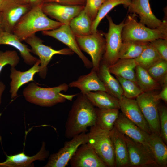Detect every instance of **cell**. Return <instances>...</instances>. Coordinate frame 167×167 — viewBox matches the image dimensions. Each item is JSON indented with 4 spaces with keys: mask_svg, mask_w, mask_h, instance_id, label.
Listing matches in <instances>:
<instances>
[{
    "mask_svg": "<svg viewBox=\"0 0 167 167\" xmlns=\"http://www.w3.org/2000/svg\"><path fill=\"white\" fill-rule=\"evenodd\" d=\"M69 112L65 126V137L71 139L95 124L96 113L95 107L81 92L77 94Z\"/></svg>",
    "mask_w": 167,
    "mask_h": 167,
    "instance_id": "1",
    "label": "cell"
},
{
    "mask_svg": "<svg viewBox=\"0 0 167 167\" xmlns=\"http://www.w3.org/2000/svg\"><path fill=\"white\" fill-rule=\"evenodd\" d=\"M42 4L32 7L15 25L13 33L21 41L37 32L54 29L63 24L49 18L42 10Z\"/></svg>",
    "mask_w": 167,
    "mask_h": 167,
    "instance_id": "2",
    "label": "cell"
},
{
    "mask_svg": "<svg viewBox=\"0 0 167 167\" xmlns=\"http://www.w3.org/2000/svg\"><path fill=\"white\" fill-rule=\"evenodd\" d=\"M68 85L63 83L53 87H39L34 82H32L24 88L23 94L26 100L29 103L39 106L50 107L66 100L71 101L77 94L67 95L61 93L66 91Z\"/></svg>",
    "mask_w": 167,
    "mask_h": 167,
    "instance_id": "3",
    "label": "cell"
},
{
    "mask_svg": "<svg viewBox=\"0 0 167 167\" xmlns=\"http://www.w3.org/2000/svg\"><path fill=\"white\" fill-rule=\"evenodd\" d=\"M167 19L156 28H150L133 17L128 15L124 22L122 32V41H135L150 42L159 38H167Z\"/></svg>",
    "mask_w": 167,
    "mask_h": 167,
    "instance_id": "4",
    "label": "cell"
},
{
    "mask_svg": "<svg viewBox=\"0 0 167 167\" xmlns=\"http://www.w3.org/2000/svg\"><path fill=\"white\" fill-rule=\"evenodd\" d=\"M88 134V144L107 167L115 166V156L110 131L94 125Z\"/></svg>",
    "mask_w": 167,
    "mask_h": 167,
    "instance_id": "5",
    "label": "cell"
},
{
    "mask_svg": "<svg viewBox=\"0 0 167 167\" xmlns=\"http://www.w3.org/2000/svg\"><path fill=\"white\" fill-rule=\"evenodd\" d=\"M106 16L109 23V29L107 33H103L106 44L102 59V62L109 66L119 59V52L122 42V32L124 21L123 20L119 24H116L111 17Z\"/></svg>",
    "mask_w": 167,
    "mask_h": 167,
    "instance_id": "6",
    "label": "cell"
},
{
    "mask_svg": "<svg viewBox=\"0 0 167 167\" xmlns=\"http://www.w3.org/2000/svg\"><path fill=\"white\" fill-rule=\"evenodd\" d=\"M31 47V52L38 56L40 61L38 72L40 77L42 79L46 78L48 71L47 66L52 57L55 54L72 55L74 53L69 48L55 50L43 44V41L33 34L24 41Z\"/></svg>",
    "mask_w": 167,
    "mask_h": 167,
    "instance_id": "7",
    "label": "cell"
},
{
    "mask_svg": "<svg viewBox=\"0 0 167 167\" xmlns=\"http://www.w3.org/2000/svg\"><path fill=\"white\" fill-rule=\"evenodd\" d=\"M136 100L151 133L161 136L159 115L160 100L157 94L153 91L143 92L136 97Z\"/></svg>",
    "mask_w": 167,
    "mask_h": 167,
    "instance_id": "8",
    "label": "cell"
},
{
    "mask_svg": "<svg viewBox=\"0 0 167 167\" xmlns=\"http://www.w3.org/2000/svg\"><path fill=\"white\" fill-rule=\"evenodd\" d=\"M75 37L80 49L91 57L92 68L97 71L105 47V39L103 33L97 30L87 36Z\"/></svg>",
    "mask_w": 167,
    "mask_h": 167,
    "instance_id": "9",
    "label": "cell"
},
{
    "mask_svg": "<svg viewBox=\"0 0 167 167\" xmlns=\"http://www.w3.org/2000/svg\"><path fill=\"white\" fill-rule=\"evenodd\" d=\"M88 134L81 133L65 142L63 147L57 152L51 154L44 167H65L77 149L81 145L87 143Z\"/></svg>",
    "mask_w": 167,
    "mask_h": 167,
    "instance_id": "10",
    "label": "cell"
},
{
    "mask_svg": "<svg viewBox=\"0 0 167 167\" xmlns=\"http://www.w3.org/2000/svg\"><path fill=\"white\" fill-rule=\"evenodd\" d=\"M42 34L55 38L67 46L78 56L88 69L92 67V62L82 52L79 48L75 36L71 31L69 24H63L58 28L52 30L42 31Z\"/></svg>",
    "mask_w": 167,
    "mask_h": 167,
    "instance_id": "11",
    "label": "cell"
},
{
    "mask_svg": "<svg viewBox=\"0 0 167 167\" xmlns=\"http://www.w3.org/2000/svg\"><path fill=\"white\" fill-rule=\"evenodd\" d=\"M124 135L128 150L129 165L135 167L157 166L149 149Z\"/></svg>",
    "mask_w": 167,
    "mask_h": 167,
    "instance_id": "12",
    "label": "cell"
},
{
    "mask_svg": "<svg viewBox=\"0 0 167 167\" xmlns=\"http://www.w3.org/2000/svg\"><path fill=\"white\" fill-rule=\"evenodd\" d=\"M84 7V6H67L55 2L44 3L42 6L43 12L47 16L63 24H68Z\"/></svg>",
    "mask_w": 167,
    "mask_h": 167,
    "instance_id": "13",
    "label": "cell"
},
{
    "mask_svg": "<svg viewBox=\"0 0 167 167\" xmlns=\"http://www.w3.org/2000/svg\"><path fill=\"white\" fill-rule=\"evenodd\" d=\"M71 167H106L105 164L87 143L81 145L69 161Z\"/></svg>",
    "mask_w": 167,
    "mask_h": 167,
    "instance_id": "14",
    "label": "cell"
},
{
    "mask_svg": "<svg viewBox=\"0 0 167 167\" xmlns=\"http://www.w3.org/2000/svg\"><path fill=\"white\" fill-rule=\"evenodd\" d=\"M114 126L123 134L142 144L151 151L149 145L150 134L136 125L122 113H119Z\"/></svg>",
    "mask_w": 167,
    "mask_h": 167,
    "instance_id": "15",
    "label": "cell"
},
{
    "mask_svg": "<svg viewBox=\"0 0 167 167\" xmlns=\"http://www.w3.org/2000/svg\"><path fill=\"white\" fill-rule=\"evenodd\" d=\"M118 100L123 115L144 131L149 134L152 133L136 100L123 96Z\"/></svg>",
    "mask_w": 167,
    "mask_h": 167,
    "instance_id": "16",
    "label": "cell"
},
{
    "mask_svg": "<svg viewBox=\"0 0 167 167\" xmlns=\"http://www.w3.org/2000/svg\"><path fill=\"white\" fill-rule=\"evenodd\" d=\"M31 8L29 5L20 4L10 0L2 12L4 31L13 33L18 21Z\"/></svg>",
    "mask_w": 167,
    "mask_h": 167,
    "instance_id": "17",
    "label": "cell"
},
{
    "mask_svg": "<svg viewBox=\"0 0 167 167\" xmlns=\"http://www.w3.org/2000/svg\"><path fill=\"white\" fill-rule=\"evenodd\" d=\"M129 11L139 15L140 22L151 28L160 27L162 21L158 19L152 12L149 0H131L128 6Z\"/></svg>",
    "mask_w": 167,
    "mask_h": 167,
    "instance_id": "18",
    "label": "cell"
},
{
    "mask_svg": "<svg viewBox=\"0 0 167 167\" xmlns=\"http://www.w3.org/2000/svg\"><path fill=\"white\" fill-rule=\"evenodd\" d=\"M45 143L43 142L41 149L35 155L30 156L24 152L14 155H6V159L0 163V167H34L33 162L35 161H45L49 156V152L46 149Z\"/></svg>",
    "mask_w": 167,
    "mask_h": 167,
    "instance_id": "19",
    "label": "cell"
},
{
    "mask_svg": "<svg viewBox=\"0 0 167 167\" xmlns=\"http://www.w3.org/2000/svg\"><path fill=\"white\" fill-rule=\"evenodd\" d=\"M40 64V61L39 59L31 68L24 71L17 70L15 67H11L10 92L12 99L17 96V92L22 85L34 81V75L39 72Z\"/></svg>",
    "mask_w": 167,
    "mask_h": 167,
    "instance_id": "20",
    "label": "cell"
},
{
    "mask_svg": "<svg viewBox=\"0 0 167 167\" xmlns=\"http://www.w3.org/2000/svg\"><path fill=\"white\" fill-rule=\"evenodd\" d=\"M69 87L79 89L81 92L85 94L92 91L106 92L103 83L99 78L97 71L92 68L88 74L80 76L76 80L71 82Z\"/></svg>",
    "mask_w": 167,
    "mask_h": 167,
    "instance_id": "21",
    "label": "cell"
},
{
    "mask_svg": "<svg viewBox=\"0 0 167 167\" xmlns=\"http://www.w3.org/2000/svg\"><path fill=\"white\" fill-rule=\"evenodd\" d=\"M115 156V166L129 165L128 152L124 135L114 126L110 131Z\"/></svg>",
    "mask_w": 167,
    "mask_h": 167,
    "instance_id": "22",
    "label": "cell"
},
{
    "mask_svg": "<svg viewBox=\"0 0 167 167\" xmlns=\"http://www.w3.org/2000/svg\"><path fill=\"white\" fill-rule=\"evenodd\" d=\"M21 42L13 33L4 31L0 35V45H7L14 47L19 51L26 64L33 65L39 59L33 56L31 53V49Z\"/></svg>",
    "mask_w": 167,
    "mask_h": 167,
    "instance_id": "23",
    "label": "cell"
},
{
    "mask_svg": "<svg viewBox=\"0 0 167 167\" xmlns=\"http://www.w3.org/2000/svg\"><path fill=\"white\" fill-rule=\"evenodd\" d=\"M97 73L106 92L118 100L120 99L123 96L122 88L118 79L110 72L109 66L101 61Z\"/></svg>",
    "mask_w": 167,
    "mask_h": 167,
    "instance_id": "24",
    "label": "cell"
},
{
    "mask_svg": "<svg viewBox=\"0 0 167 167\" xmlns=\"http://www.w3.org/2000/svg\"><path fill=\"white\" fill-rule=\"evenodd\" d=\"M94 107L103 109H120L118 99L105 91L89 92L84 94Z\"/></svg>",
    "mask_w": 167,
    "mask_h": 167,
    "instance_id": "25",
    "label": "cell"
},
{
    "mask_svg": "<svg viewBox=\"0 0 167 167\" xmlns=\"http://www.w3.org/2000/svg\"><path fill=\"white\" fill-rule=\"evenodd\" d=\"M137 65L135 59H119L109 66L110 73L115 76L131 80L136 83L135 68Z\"/></svg>",
    "mask_w": 167,
    "mask_h": 167,
    "instance_id": "26",
    "label": "cell"
},
{
    "mask_svg": "<svg viewBox=\"0 0 167 167\" xmlns=\"http://www.w3.org/2000/svg\"><path fill=\"white\" fill-rule=\"evenodd\" d=\"M161 137L152 133L150 135L149 145L157 165L166 167L167 164V147Z\"/></svg>",
    "mask_w": 167,
    "mask_h": 167,
    "instance_id": "27",
    "label": "cell"
},
{
    "mask_svg": "<svg viewBox=\"0 0 167 167\" xmlns=\"http://www.w3.org/2000/svg\"><path fill=\"white\" fill-rule=\"evenodd\" d=\"M92 22L84 9L78 15L71 20L69 25L75 36H84L92 33Z\"/></svg>",
    "mask_w": 167,
    "mask_h": 167,
    "instance_id": "28",
    "label": "cell"
},
{
    "mask_svg": "<svg viewBox=\"0 0 167 167\" xmlns=\"http://www.w3.org/2000/svg\"><path fill=\"white\" fill-rule=\"evenodd\" d=\"M96 117L95 125L110 131L113 128L119 114V109L96 108Z\"/></svg>",
    "mask_w": 167,
    "mask_h": 167,
    "instance_id": "29",
    "label": "cell"
},
{
    "mask_svg": "<svg viewBox=\"0 0 167 167\" xmlns=\"http://www.w3.org/2000/svg\"><path fill=\"white\" fill-rule=\"evenodd\" d=\"M149 42L135 41H122L119 59H135L141 53Z\"/></svg>",
    "mask_w": 167,
    "mask_h": 167,
    "instance_id": "30",
    "label": "cell"
},
{
    "mask_svg": "<svg viewBox=\"0 0 167 167\" xmlns=\"http://www.w3.org/2000/svg\"><path fill=\"white\" fill-rule=\"evenodd\" d=\"M136 83L143 92L158 89L160 84L151 76L148 71L137 65L135 68Z\"/></svg>",
    "mask_w": 167,
    "mask_h": 167,
    "instance_id": "31",
    "label": "cell"
},
{
    "mask_svg": "<svg viewBox=\"0 0 167 167\" xmlns=\"http://www.w3.org/2000/svg\"><path fill=\"white\" fill-rule=\"evenodd\" d=\"M131 2V0H106L105 1L100 7L95 19L92 21V33H94L97 31V27L101 21L114 7L120 4L128 7Z\"/></svg>",
    "mask_w": 167,
    "mask_h": 167,
    "instance_id": "32",
    "label": "cell"
},
{
    "mask_svg": "<svg viewBox=\"0 0 167 167\" xmlns=\"http://www.w3.org/2000/svg\"><path fill=\"white\" fill-rule=\"evenodd\" d=\"M161 58L158 53L149 42L140 54L135 60L137 65L147 71Z\"/></svg>",
    "mask_w": 167,
    "mask_h": 167,
    "instance_id": "33",
    "label": "cell"
},
{
    "mask_svg": "<svg viewBox=\"0 0 167 167\" xmlns=\"http://www.w3.org/2000/svg\"><path fill=\"white\" fill-rule=\"evenodd\" d=\"M152 78L160 84L167 83V61L161 58L147 70Z\"/></svg>",
    "mask_w": 167,
    "mask_h": 167,
    "instance_id": "34",
    "label": "cell"
},
{
    "mask_svg": "<svg viewBox=\"0 0 167 167\" xmlns=\"http://www.w3.org/2000/svg\"><path fill=\"white\" fill-rule=\"evenodd\" d=\"M116 77L121 86L123 96L126 97L133 99L143 92L137 84L133 81L119 76Z\"/></svg>",
    "mask_w": 167,
    "mask_h": 167,
    "instance_id": "35",
    "label": "cell"
},
{
    "mask_svg": "<svg viewBox=\"0 0 167 167\" xmlns=\"http://www.w3.org/2000/svg\"><path fill=\"white\" fill-rule=\"evenodd\" d=\"M19 58L15 50L0 51V73L3 68L7 65L15 67L19 63Z\"/></svg>",
    "mask_w": 167,
    "mask_h": 167,
    "instance_id": "36",
    "label": "cell"
},
{
    "mask_svg": "<svg viewBox=\"0 0 167 167\" xmlns=\"http://www.w3.org/2000/svg\"><path fill=\"white\" fill-rule=\"evenodd\" d=\"M106 0H86L84 10L93 21L95 19L98 10Z\"/></svg>",
    "mask_w": 167,
    "mask_h": 167,
    "instance_id": "37",
    "label": "cell"
},
{
    "mask_svg": "<svg viewBox=\"0 0 167 167\" xmlns=\"http://www.w3.org/2000/svg\"><path fill=\"white\" fill-rule=\"evenodd\" d=\"M160 136L165 143L167 142V110L164 106L159 107Z\"/></svg>",
    "mask_w": 167,
    "mask_h": 167,
    "instance_id": "38",
    "label": "cell"
},
{
    "mask_svg": "<svg viewBox=\"0 0 167 167\" xmlns=\"http://www.w3.org/2000/svg\"><path fill=\"white\" fill-rule=\"evenodd\" d=\"M161 58L167 61V38H159L150 42Z\"/></svg>",
    "mask_w": 167,
    "mask_h": 167,
    "instance_id": "39",
    "label": "cell"
},
{
    "mask_svg": "<svg viewBox=\"0 0 167 167\" xmlns=\"http://www.w3.org/2000/svg\"><path fill=\"white\" fill-rule=\"evenodd\" d=\"M45 2H55L71 6H85L86 0H42V3Z\"/></svg>",
    "mask_w": 167,
    "mask_h": 167,
    "instance_id": "40",
    "label": "cell"
},
{
    "mask_svg": "<svg viewBox=\"0 0 167 167\" xmlns=\"http://www.w3.org/2000/svg\"><path fill=\"white\" fill-rule=\"evenodd\" d=\"M158 99L167 102V83L163 85V88L159 94H157Z\"/></svg>",
    "mask_w": 167,
    "mask_h": 167,
    "instance_id": "41",
    "label": "cell"
},
{
    "mask_svg": "<svg viewBox=\"0 0 167 167\" xmlns=\"http://www.w3.org/2000/svg\"><path fill=\"white\" fill-rule=\"evenodd\" d=\"M10 0H0V12L3 10Z\"/></svg>",
    "mask_w": 167,
    "mask_h": 167,
    "instance_id": "42",
    "label": "cell"
},
{
    "mask_svg": "<svg viewBox=\"0 0 167 167\" xmlns=\"http://www.w3.org/2000/svg\"><path fill=\"white\" fill-rule=\"evenodd\" d=\"M42 0H30L29 5L31 7H33L42 3Z\"/></svg>",
    "mask_w": 167,
    "mask_h": 167,
    "instance_id": "43",
    "label": "cell"
},
{
    "mask_svg": "<svg viewBox=\"0 0 167 167\" xmlns=\"http://www.w3.org/2000/svg\"><path fill=\"white\" fill-rule=\"evenodd\" d=\"M5 84L2 81H0V105L1 103L2 96L5 89Z\"/></svg>",
    "mask_w": 167,
    "mask_h": 167,
    "instance_id": "44",
    "label": "cell"
},
{
    "mask_svg": "<svg viewBox=\"0 0 167 167\" xmlns=\"http://www.w3.org/2000/svg\"><path fill=\"white\" fill-rule=\"evenodd\" d=\"M15 2L21 5H29L30 0H13Z\"/></svg>",
    "mask_w": 167,
    "mask_h": 167,
    "instance_id": "45",
    "label": "cell"
},
{
    "mask_svg": "<svg viewBox=\"0 0 167 167\" xmlns=\"http://www.w3.org/2000/svg\"><path fill=\"white\" fill-rule=\"evenodd\" d=\"M4 31L2 23V12H0V35Z\"/></svg>",
    "mask_w": 167,
    "mask_h": 167,
    "instance_id": "46",
    "label": "cell"
}]
</instances>
